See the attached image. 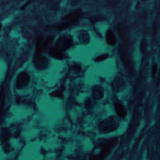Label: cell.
I'll return each instance as SVG.
<instances>
[{"label": "cell", "mask_w": 160, "mask_h": 160, "mask_svg": "<svg viewBox=\"0 0 160 160\" xmlns=\"http://www.w3.org/2000/svg\"><path fill=\"white\" fill-rule=\"evenodd\" d=\"M118 127L116 119L113 117H111L102 121L99 124V131L103 133H108L115 130Z\"/></svg>", "instance_id": "1"}, {"label": "cell", "mask_w": 160, "mask_h": 160, "mask_svg": "<svg viewBox=\"0 0 160 160\" xmlns=\"http://www.w3.org/2000/svg\"><path fill=\"white\" fill-rule=\"evenodd\" d=\"M33 63L37 69L43 70L48 67V65H49V61L46 57L41 54V51L37 50L36 53L34 56Z\"/></svg>", "instance_id": "2"}, {"label": "cell", "mask_w": 160, "mask_h": 160, "mask_svg": "<svg viewBox=\"0 0 160 160\" xmlns=\"http://www.w3.org/2000/svg\"><path fill=\"white\" fill-rule=\"evenodd\" d=\"M30 77L26 71L21 72L18 75L16 80V87L18 89H22L27 86L30 83Z\"/></svg>", "instance_id": "3"}, {"label": "cell", "mask_w": 160, "mask_h": 160, "mask_svg": "<svg viewBox=\"0 0 160 160\" xmlns=\"http://www.w3.org/2000/svg\"><path fill=\"white\" fill-rule=\"evenodd\" d=\"M72 44V40L68 37L62 36L56 42V48L61 51L67 50Z\"/></svg>", "instance_id": "4"}, {"label": "cell", "mask_w": 160, "mask_h": 160, "mask_svg": "<svg viewBox=\"0 0 160 160\" xmlns=\"http://www.w3.org/2000/svg\"><path fill=\"white\" fill-rule=\"evenodd\" d=\"M113 86L114 89L117 92L122 91L125 87V82L120 76H116L114 79Z\"/></svg>", "instance_id": "5"}, {"label": "cell", "mask_w": 160, "mask_h": 160, "mask_svg": "<svg viewBox=\"0 0 160 160\" xmlns=\"http://www.w3.org/2000/svg\"><path fill=\"white\" fill-rule=\"evenodd\" d=\"M105 91L102 86L96 85L93 89V96L95 99L99 100L103 98Z\"/></svg>", "instance_id": "6"}, {"label": "cell", "mask_w": 160, "mask_h": 160, "mask_svg": "<svg viewBox=\"0 0 160 160\" xmlns=\"http://www.w3.org/2000/svg\"><path fill=\"white\" fill-rule=\"evenodd\" d=\"M78 38L79 42L81 44H88L90 40V36L89 34L85 31H81L78 33Z\"/></svg>", "instance_id": "7"}, {"label": "cell", "mask_w": 160, "mask_h": 160, "mask_svg": "<svg viewBox=\"0 0 160 160\" xmlns=\"http://www.w3.org/2000/svg\"><path fill=\"white\" fill-rule=\"evenodd\" d=\"M106 39L107 43H108L110 45H111V46H113V45L116 44L115 36H114V33L111 30L107 31L106 35Z\"/></svg>", "instance_id": "8"}, {"label": "cell", "mask_w": 160, "mask_h": 160, "mask_svg": "<svg viewBox=\"0 0 160 160\" xmlns=\"http://www.w3.org/2000/svg\"><path fill=\"white\" fill-rule=\"evenodd\" d=\"M114 107H115L116 112L118 114V115L121 118H124L126 115V111H125L122 105L119 103H115Z\"/></svg>", "instance_id": "9"}, {"label": "cell", "mask_w": 160, "mask_h": 160, "mask_svg": "<svg viewBox=\"0 0 160 160\" xmlns=\"http://www.w3.org/2000/svg\"><path fill=\"white\" fill-rule=\"evenodd\" d=\"M10 137V133L9 130L7 128H3L0 134V140L2 143H5L8 140Z\"/></svg>", "instance_id": "10"}, {"label": "cell", "mask_w": 160, "mask_h": 160, "mask_svg": "<svg viewBox=\"0 0 160 160\" xmlns=\"http://www.w3.org/2000/svg\"><path fill=\"white\" fill-rule=\"evenodd\" d=\"M50 54L51 56L56 59H61L63 58L62 52L60 50H58L56 48H51L50 50Z\"/></svg>", "instance_id": "11"}, {"label": "cell", "mask_w": 160, "mask_h": 160, "mask_svg": "<svg viewBox=\"0 0 160 160\" xmlns=\"http://www.w3.org/2000/svg\"><path fill=\"white\" fill-rule=\"evenodd\" d=\"M153 71H152V76L153 77H155V75H156V70H157V65H153Z\"/></svg>", "instance_id": "12"}, {"label": "cell", "mask_w": 160, "mask_h": 160, "mask_svg": "<svg viewBox=\"0 0 160 160\" xmlns=\"http://www.w3.org/2000/svg\"><path fill=\"white\" fill-rule=\"evenodd\" d=\"M33 1V0H28V1L26 3V4L22 7V9H25V8H26V7L27 6H28V5L30 4V3H31V2H32Z\"/></svg>", "instance_id": "13"}]
</instances>
